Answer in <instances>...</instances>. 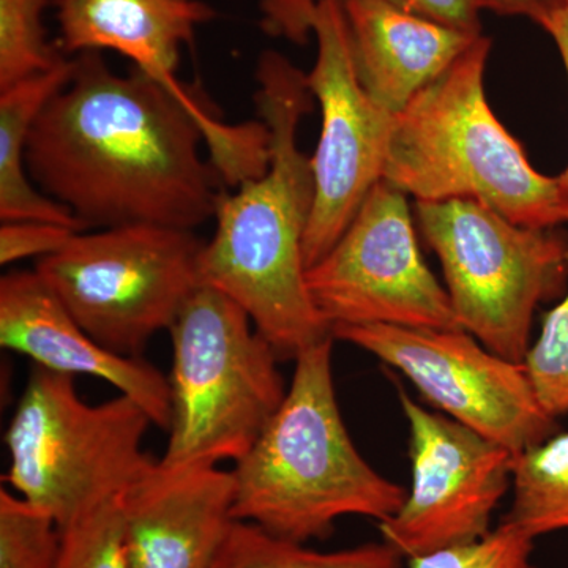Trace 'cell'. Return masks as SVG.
Returning <instances> with one entry per match:
<instances>
[{"label":"cell","instance_id":"1","mask_svg":"<svg viewBox=\"0 0 568 568\" xmlns=\"http://www.w3.org/2000/svg\"><path fill=\"white\" fill-rule=\"evenodd\" d=\"M263 122L224 125L141 70L119 74L82 52L26 145L37 189L84 230L159 224L194 231L215 219L220 181L267 170Z\"/></svg>","mask_w":568,"mask_h":568},{"label":"cell","instance_id":"2","mask_svg":"<svg viewBox=\"0 0 568 568\" xmlns=\"http://www.w3.org/2000/svg\"><path fill=\"white\" fill-rule=\"evenodd\" d=\"M305 74L278 52L261 55L254 104L267 129L268 166L233 193H220L215 234L200 264L201 283L241 305L280 358L334 338L306 284L304 244L316 186L312 156L297 142L313 108Z\"/></svg>","mask_w":568,"mask_h":568},{"label":"cell","instance_id":"3","mask_svg":"<svg viewBox=\"0 0 568 568\" xmlns=\"http://www.w3.org/2000/svg\"><path fill=\"white\" fill-rule=\"evenodd\" d=\"M334 342L294 358L282 406L233 469L234 518L298 544L327 538L351 515L386 521L406 499L351 439L336 399Z\"/></svg>","mask_w":568,"mask_h":568},{"label":"cell","instance_id":"4","mask_svg":"<svg viewBox=\"0 0 568 568\" xmlns=\"http://www.w3.org/2000/svg\"><path fill=\"white\" fill-rule=\"evenodd\" d=\"M489 51L478 37L395 115L383 179L416 203L476 201L521 226L558 227L568 223L566 182L538 173L489 106Z\"/></svg>","mask_w":568,"mask_h":568},{"label":"cell","instance_id":"5","mask_svg":"<svg viewBox=\"0 0 568 568\" xmlns=\"http://www.w3.org/2000/svg\"><path fill=\"white\" fill-rule=\"evenodd\" d=\"M171 425L164 467L239 462L287 388L278 354L233 298L201 284L170 328Z\"/></svg>","mask_w":568,"mask_h":568},{"label":"cell","instance_id":"6","mask_svg":"<svg viewBox=\"0 0 568 568\" xmlns=\"http://www.w3.org/2000/svg\"><path fill=\"white\" fill-rule=\"evenodd\" d=\"M151 425L129 396L89 405L73 376L33 365L7 428L3 480L67 528L121 497L155 465L142 450Z\"/></svg>","mask_w":568,"mask_h":568},{"label":"cell","instance_id":"7","mask_svg":"<svg viewBox=\"0 0 568 568\" xmlns=\"http://www.w3.org/2000/svg\"><path fill=\"white\" fill-rule=\"evenodd\" d=\"M418 226L435 250L459 327L523 364L534 315L568 276V241L556 227L510 222L467 200L416 203Z\"/></svg>","mask_w":568,"mask_h":568},{"label":"cell","instance_id":"8","mask_svg":"<svg viewBox=\"0 0 568 568\" xmlns=\"http://www.w3.org/2000/svg\"><path fill=\"white\" fill-rule=\"evenodd\" d=\"M204 245L194 231L159 224L80 231L36 271L100 345L142 357L203 284Z\"/></svg>","mask_w":568,"mask_h":568},{"label":"cell","instance_id":"9","mask_svg":"<svg viewBox=\"0 0 568 568\" xmlns=\"http://www.w3.org/2000/svg\"><path fill=\"white\" fill-rule=\"evenodd\" d=\"M271 31H313L315 67L306 85L321 104L315 155V207L306 230V271L345 233L366 194L383 179L384 156L395 115L373 102L355 65L342 0H265Z\"/></svg>","mask_w":568,"mask_h":568},{"label":"cell","instance_id":"10","mask_svg":"<svg viewBox=\"0 0 568 568\" xmlns=\"http://www.w3.org/2000/svg\"><path fill=\"white\" fill-rule=\"evenodd\" d=\"M332 336L375 355L413 383L437 413L521 454L555 435L525 365L463 328L336 325Z\"/></svg>","mask_w":568,"mask_h":568},{"label":"cell","instance_id":"11","mask_svg":"<svg viewBox=\"0 0 568 568\" xmlns=\"http://www.w3.org/2000/svg\"><path fill=\"white\" fill-rule=\"evenodd\" d=\"M306 284L332 328H462L446 286L422 256L407 194L384 179L331 252L306 271Z\"/></svg>","mask_w":568,"mask_h":568},{"label":"cell","instance_id":"12","mask_svg":"<svg viewBox=\"0 0 568 568\" xmlns=\"http://www.w3.org/2000/svg\"><path fill=\"white\" fill-rule=\"evenodd\" d=\"M398 399L409 428L410 489L395 515L379 523L384 544L403 559L487 536L511 488L515 454L446 414Z\"/></svg>","mask_w":568,"mask_h":568},{"label":"cell","instance_id":"13","mask_svg":"<svg viewBox=\"0 0 568 568\" xmlns=\"http://www.w3.org/2000/svg\"><path fill=\"white\" fill-rule=\"evenodd\" d=\"M233 470L155 465L119 499L132 568H211L234 518Z\"/></svg>","mask_w":568,"mask_h":568},{"label":"cell","instance_id":"14","mask_svg":"<svg viewBox=\"0 0 568 568\" xmlns=\"http://www.w3.org/2000/svg\"><path fill=\"white\" fill-rule=\"evenodd\" d=\"M0 346L50 372L99 377L141 406L153 425L170 429L168 377L144 357H125L100 345L37 271L0 278Z\"/></svg>","mask_w":568,"mask_h":568},{"label":"cell","instance_id":"15","mask_svg":"<svg viewBox=\"0 0 568 568\" xmlns=\"http://www.w3.org/2000/svg\"><path fill=\"white\" fill-rule=\"evenodd\" d=\"M61 39L59 50L125 55L149 78L189 104H201L178 80L182 44L215 10L200 0H51Z\"/></svg>","mask_w":568,"mask_h":568},{"label":"cell","instance_id":"16","mask_svg":"<svg viewBox=\"0 0 568 568\" xmlns=\"http://www.w3.org/2000/svg\"><path fill=\"white\" fill-rule=\"evenodd\" d=\"M365 91L390 114L405 110L480 36L424 20L386 0H342Z\"/></svg>","mask_w":568,"mask_h":568},{"label":"cell","instance_id":"17","mask_svg":"<svg viewBox=\"0 0 568 568\" xmlns=\"http://www.w3.org/2000/svg\"><path fill=\"white\" fill-rule=\"evenodd\" d=\"M74 59L0 91V220L44 222L84 231L73 213L37 189L26 168V145L40 112L73 74Z\"/></svg>","mask_w":568,"mask_h":568},{"label":"cell","instance_id":"18","mask_svg":"<svg viewBox=\"0 0 568 568\" xmlns=\"http://www.w3.org/2000/svg\"><path fill=\"white\" fill-rule=\"evenodd\" d=\"M508 525L536 540L568 529V432L515 455Z\"/></svg>","mask_w":568,"mask_h":568},{"label":"cell","instance_id":"19","mask_svg":"<svg viewBox=\"0 0 568 568\" xmlns=\"http://www.w3.org/2000/svg\"><path fill=\"white\" fill-rule=\"evenodd\" d=\"M402 560L384 541L323 552L237 519L211 568H402Z\"/></svg>","mask_w":568,"mask_h":568},{"label":"cell","instance_id":"20","mask_svg":"<svg viewBox=\"0 0 568 568\" xmlns=\"http://www.w3.org/2000/svg\"><path fill=\"white\" fill-rule=\"evenodd\" d=\"M48 0H0V91L67 61L48 41L43 11Z\"/></svg>","mask_w":568,"mask_h":568},{"label":"cell","instance_id":"21","mask_svg":"<svg viewBox=\"0 0 568 568\" xmlns=\"http://www.w3.org/2000/svg\"><path fill=\"white\" fill-rule=\"evenodd\" d=\"M61 528L22 497L0 491V568H55Z\"/></svg>","mask_w":568,"mask_h":568},{"label":"cell","instance_id":"22","mask_svg":"<svg viewBox=\"0 0 568 568\" xmlns=\"http://www.w3.org/2000/svg\"><path fill=\"white\" fill-rule=\"evenodd\" d=\"M119 499L61 529V551L55 568H132L126 558Z\"/></svg>","mask_w":568,"mask_h":568},{"label":"cell","instance_id":"23","mask_svg":"<svg viewBox=\"0 0 568 568\" xmlns=\"http://www.w3.org/2000/svg\"><path fill=\"white\" fill-rule=\"evenodd\" d=\"M523 365L549 416L568 414V291L545 315Z\"/></svg>","mask_w":568,"mask_h":568},{"label":"cell","instance_id":"24","mask_svg":"<svg viewBox=\"0 0 568 568\" xmlns=\"http://www.w3.org/2000/svg\"><path fill=\"white\" fill-rule=\"evenodd\" d=\"M532 551V538L503 521L476 541L409 559V568H537Z\"/></svg>","mask_w":568,"mask_h":568},{"label":"cell","instance_id":"25","mask_svg":"<svg viewBox=\"0 0 568 568\" xmlns=\"http://www.w3.org/2000/svg\"><path fill=\"white\" fill-rule=\"evenodd\" d=\"M73 227L44 222H9L0 226V263L10 265L28 257L61 252L74 234Z\"/></svg>","mask_w":568,"mask_h":568},{"label":"cell","instance_id":"26","mask_svg":"<svg viewBox=\"0 0 568 568\" xmlns=\"http://www.w3.org/2000/svg\"><path fill=\"white\" fill-rule=\"evenodd\" d=\"M396 9L455 31L481 36L478 0H386Z\"/></svg>","mask_w":568,"mask_h":568},{"label":"cell","instance_id":"27","mask_svg":"<svg viewBox=\"0 0 568 568\" xmlns=\"http://www.w3.org/2000/svg\"><path fill=\"white\" fill-rule=\"evenodd\" d=\"M481 10H489L503 17H521L536 22L547 20L560 7L567 6L568 0H478Z\"/></svg>","mask_w":568,"mask_h":568},{"label":"cell","instance_id":"28","mask_svg":"<svg viewBox=\"0 0 568 568\" xmlns=\"http://www.w3.org/2000/svg\"><path fill=\"white\" fill-rule=\"evenodd\" d=\"M540 28L547 31L548 36L555 41L556 47H558L568 77V3L560 7L555 13L549 14L547 20L541 21ZM560 175H562L568 189V166Z\"/></svg>","mask_w":568,"mask_h":568}]
</instances>
